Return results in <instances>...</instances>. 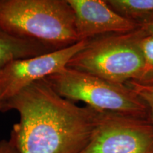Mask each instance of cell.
Listing matches in <instances>:
<instances>
[{
    "label": "cell",
    "instance_id": "obj_12",
    "mask_svg": "<svg viewBox=\"0 0 153 153\" xmlns=\"http://www.w3.org/2000/svg\"><path fill=\"white\" fill-rule=\"evenodd\" d=\"M0 153H20L11 138L0 140Z\"/></svg>",
    "mask_w": 153,
    "mask_h": 153
},
{
    "label": "cell",
    "instance_id": "obj_1",
    "mask_svg": "<svg viewBox=\"0 0 153 153\" xmlns=\"http://www.w3.org/2000/svg\"><path fill=\"white\" fill-rule=\"evenodd\" d=\"M10 110L20 116L10 135L20 153H81L104 113L63 98L44 79L0 105Z\"/></svg>",
    "mask_w": 153,
    "mask_h": 153
},
{
    "label": "cell",
    "instance_id": "obj_6",
    "mask_svg": "<svg viewBox=\"0 0 153 153\" xmlns=\"http://www.w3.org/2000/svg\"><path fill=\"white\" fill-rule=\"evenodd\" d=\"M86 44L87 41H80L47 54L18 59L6 64L0 68V105L33 82L65 68Z\"/></svg>",
    "mask_w": 153,
    "mask_h": 153
},
{
    "label": "cell",
    "instance_id": "obj_13",
    "mask_svg": "<svg viewBox=\"0 0 153 153\" xmlns=\"http://www.w3.org/2000/svg\"><path fill=\"white\" fill-rule=\"evenodd\" d=\"M140 26L149 35L153 36V20L141 24Z\"/></svg>",
    "mask_w": 153,
    "mask_h": 153
},
{
    "label": "cell",
    "instance_id": "obj_2",
    "mask_svg": "<svg viewBox=\"0 0 153 153\" xmlns=\"http://www.w3.org/2000/svg\"><path fill=\"white\" fill-rule=\"evenodd\" d=\"M147 34L140 27L87 40L67 67L118 85L152 83L153 69L147 65L141 50V41Z\"/></svg>",
    "mask_w": 153,
    "mask_h": 153
},
{
    "label": "cell",
    "instance_id": "obj_11",
    "mask_svg": "<svg viewBox=\"0 0 153 153\" xmlns=\"http://www.w3.org/2000/svg\"><path fill=\"white\" fill-rule=\"evenodd\" d=\"M141 50L147 65L153 69V36L147 34L143 38Z\"/></svg>",
    "mask_w": 153,
    "mask_h": 153
},
{
    "label": "cell",
    "instance_id": "obj_8",
    "mask_svg": "<svg viewBox=\"0 0 153 153\" xmlns=\"http://www.w3.org/2000/svg\"><path fill=\"white\" fill-rule=\"evenodd\" d=\"M55 51L40 42L16 37L0 28V68L11 61L47 54Z\"/></svg>",
    "mask_w": 153,
    "mask_h": 153
},
{
    "label": "cell",
    "instance_id": "obj_7",
    "mask_svg": "<svg viewBox=\"0 0 153 153\" xmlns=\"http://www.w3.org/2000/svg\"><path fill=\"white\" fill-rule=\"evenodd\" d=\"M73 10L79 41L99 36L125 33L137 30L140 25L112 9L106 1L68 0Z\"/></svg>",
    "mask_w": 153,
    "mask_h": 153
},
{
    "label": "cell",
    "instance_id": "obj_9",
    "mask_svg": "<svg viewBox=\"0 0 153 153\" xmlns=\"http://www.w3.org/2000/svg\"><path fill=\"white\" fill-rule=\"evenodd\" d=\"M112 9L139 25L153 20V0H110Z\"/></svg>",
    "mask_w": 153,
    "mask_h": 153
},
{
    "label": "cell",
    "instance_id": "obj_5",
    "mask_svg": "<svg viewBox=\"0 0 153 153\" xmlns=\"http://www.w3.org/2000/svg\"><path fill=\"white\" fill-rule=\"evenodd\" d=\"M81 153H153V124L148 118L104 112Z\"/></svg>",
    "mask_w": 153,
    "mask_h": 153
},
{
    "label": "cell",
    "instance_id": "obj_4",
    "mask_svg": "<svg viewBox=\"0 0 153 153\" xmlns=\"http://www.w3.org/2000/svg\"><path fill=\"white\" fill-rule=\"evenodd\" d=\"M44 79L59 95L72 102L83 101L101 112L148 118L146 105L128 86L68 67Z\"/></svg>",
    "mask_w": 153,
    "mask_h": 153
},
{
    "label": "cell",
    "instance_id": "obj_3",
    "mask_svg": "<svg viewBox=\"0 0 153 153\" xmlns=\"http://www.w3.org/2000/svg\"><path fill=\"white\" fill-rule=\"evenodd\" d=\"M0 28L55 51L80 41L68 0H0Z\"/></svg>",
    "mask_w": 153,
    "mask_h": 153
},
{
    "label": "cell",
    "instance_id": "obj_10",
    "mask_svg": "<svg viewBox=\"0 0 153 153\" xmlns=\"http://www.w3.org/2000/svg\"><path fill=\"white\" fill-rule=\"evenodd\" d=\"M128 85L146 105L148 119L153 124V83L140 84L132 82Z\"/></svg>",
    "mask_w": 153,
    "mask_h": 153
}]
</instances>
